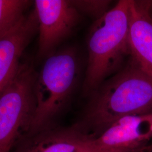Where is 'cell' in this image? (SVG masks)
Returning a JSON list of instances; mask_svg holds the SVG:
<instances>
[{"label":"cell","mask_w":152,"mask_h":152,"mask_svg":"<svg viewBox=\"0 0 152 152\" xmlns=\"http://www.w3.org/2000/svg\"><path fill=\"white\" fill-rule=\"evenodd\" d=\"M88 97L80 119L73 125L82 135L92 139L122 117L152 114V77L130 59Z\"/></svg>","instance_id":"cell-1"},{"label":"cell","mask_w":152,"mask_h":152,"mask_svg":"<svg viewBox=\"0 0 152 152\" xmlns=\"http://www.w3.org/2000/svg\"><path fill=\"white\" fill-rule=\"evenodd\" d=\"M81 73L80 57L72 46L58 49L45 59L34 83L36 110L27 135L56 126L80 84Z\"/></svg>","instance_id":"cell-2"},{"label":"cell","mask_w":152,"mask_h":152,"mask_svg":"<svg viewBox=\"0 0 152 152\" xmlns=\"http://www.w3.org/2000/svg\"><path fill=\"white\" fill-rule=\"evenodd\" d=\"M130 0H121L95 20L87 37L88 59L82 92L88 97L109 77L122 69L129 46Z\"/></svg>","instance_id":"cell-3"},{"label":"cell","mask_w":152,"mask_h":152,"mask_svg":"<svg viewBox=\"0 0 152 152\" xmlns=\"http://www.w3.org/2000/svg\"><path fill=\"white\" fill-rule=\"evenodd\" d=\"M38 73L22 63L14 80L0 96V152H12L27 135L36 110L34 83Z\"/></svg>","instance_id":"cell-4"},{"label":"cell","mask_w":152,"mask_h":152,"mask_svg":"<svg viewBox=\"0 0 152 152\" xmlns=\"http://www.w3.org/2000/svg\"><path fill=\"white\" fill-rule=\"evenodd\" d=\"M38 23L37 56L46 59L68 38L81 20V14L67 0H36Z\"/></svg>","instance_id":"cell-5"},{"label":"cell","mask_w":152,"mask_h":152,"mask_svg":"<svg viewBox=\"0 0 152 152\" xmlns=\"http://www.w3.org/2000/svg\"><path fill=\"white\" fill-rule=\"evenodd\" d=\"M152 142V113L122 117L86 142L88 152H144Z\"/></svg>","instance_id":"cell-6"},{"label":"cell","mask_w":152,"mask_h":152,"mask_svg":"<svg viewBox=\"0 0 152 152\" xmlns=\"http://www.w3.org/2000/svg\"><path fill=\"white\" fill-rule=\"evenodd\" d=\"M38 32L37 17L33 9L0 38V96L16 76L22 55Z\"/></svg>","instance_id":"cell-7"},{"label":"cell","mask_w":152,"mask_h":152,"mask_svg":"<svg viewBox=\"0 0 152 152\" xmlns=\"http://www.w3.org/2000/svg\"><path fill=\"white\" fill-rule=\"evenodd\" d=\"M128 41L131 60L152 77L151 1L130 0Z\"/></svg>","instance_id":"cell-8"},{"label":"cell","mask_w":152,"mask_h":152,"mask_svg":"<svg viewBox=\"0 0 152 152\" xmlns=\"http://www.w3.org/2000/svg\"><path fill=\"white\" fill-rule=\"evenodd\" d=\"M86 141L73 125L56 126L24 136L12 152H88Z\"/></svg>","instance_id":"cell-9"},{"label":"cell","mask_w":152,"mask_h":152,"mask_svg":"<svg viewBox=\"0 0 152 152\" xmlns=\"http://www.w3.org/2000/svg\"><path fill=\"white\" fill-rule=\"evenodd\" d=\"M32 3L28 0H0V38L19 23Z\"/></svg>","instance_id":"cell-10"},{"label":"cell","mask_w":152,"mask_h":152,"mask_svg":"<svg viewBox=\"0 0 152 152\" xmlns=\"http://www.w3.org/2000/svg\"><path fill=\"white\" fill-rule=\"evenodd\" d=\"M81 14H86L97 20L109 11V1H71Z\"/></svg>","instance_id":"cell-11"},{"label":"cell","mask_w":152,"mask_h":152,"mask_svg":"<svg viewBox=\"0 0 152 152\" xmlns=\"http://www.w3.org/2000/svg\"><path fill=\"white\" fill-rule=\"evenodd\" d=\"M152 149V142L148 146V147H147V149H145V151L146 150H148V149Z\"/></svg>","instance_id":"cell-12"},{"label":"cell","mask_w":152,"mask_h":152,"mask_svg":"<svg viewBox=\"0 0 152 152\" xmlns=\"http://www.w3.org/2000/svg\"><path fill=\"white\" fill-rule=\"evenodd\" d=\"M152 152V149H148V150H146V151H145V152Z\"/></svg>","instance_id":"cell-13"},{"label":"cell","mask_w":152,"mask_h":152,"mask_svg":"<svg viewBox=\"0 0 152 152\" xmlns=\"http://www.w3.org/2000/svg\"><path fill=\"white\" fill-rule=\"evenodd\" d=\"M151 11H152V1H151Z\"/></svg>","instance_id":"cell-14"}]
</instances>
